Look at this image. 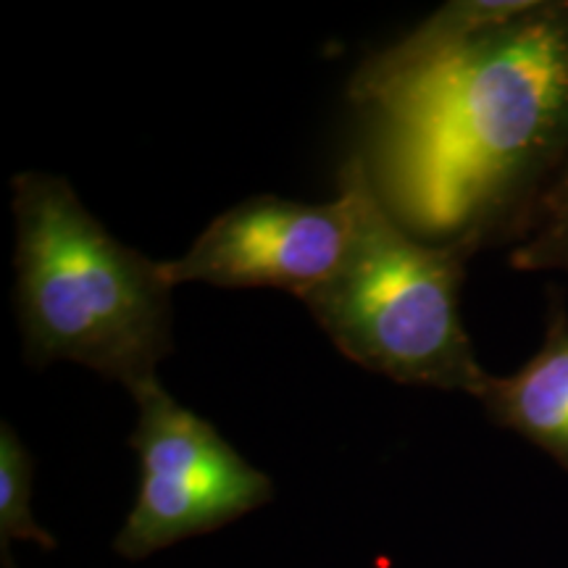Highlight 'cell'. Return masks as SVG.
Instances as JSON below:
<instances>
[{"instance_id":"6da1fadb","label":"cell","mask_w":568,"mask_h":568,"mask_svg":"<svg viewBox=\"0 0 568 568\" xmlns=\"http://www.w3.org/2000/svg\"><path fill=\"white\" fill-rule=\"evenodd\" d=\"M361 153L389 213L429 243L477 247L527 222L568 155V3L456 0L355 69Z\"/></svg>"},{"instance_id":"7a4b0ae2","label":"cell","mask_w":568,"mask_h":568,"mask_svg":"<svg viewBox=\"0 0 568 568\" xmlns=\"http://www.w3.org/2000/svg\"><path fill=\"white\" fill-rule=\"evenodd\" d=\"M13 303L34 368L71 361L130 393L159 379L174 351L163 261L119 243L63 176L11 180Z\"/></svg>"},{"instance_id":"3957f363","label":"cell","mask_w":568,"mask_h":568,"mask_svg":"<svg viewBox=\"0 0 568 568\" xmlns=\"http://www.w3.org/2000/svg\"><path fill=\"white\" fill-rule=\"evenodd\" d=\"M355 232L335 276L301 297L345 358L400 385L477 397L487 372L460 322L468 243H429L389 213L361 153L337 174Z\"/></svg>"},{"instance_id":"277c9868","label":"cell","mask_w":568,"mask_h":568,"mask_svg":"<svg viewBox=\"0 0 568 568\" xmlns=\"http://www.w3.org/2000/svg\"><path fill=\"white\" fill-rule=\"evenodd\" d=\"M132 397L138 424L130 443L140 460V489L113 542L119 556L140 560L272 500V479L247 464L216 426L176 403L159 379Z\"/></svg>"},{"instance_id":"5b68a950","label":"cell","mask_w":568,"mask_h":568,"mask_svg":"<svg viewBox=\"0 0 568 568\" xmlns=\"http://www.w3.org/2000/svg\"><path fill=\"white\" fill-rule=\"evenodd\" d=\"M353 232V203L339 190L332 203L255 195L219 213L187 253L163 261V274L172 287L282 290L301 301L337 274Z\"/></svg>"},{"instance_id":"8992f818","label":"cell","mask_w":568,"mask_h":568,"mask_svg":"<svg viewBox=\"0 0 568 568\" xmlns=\"http://www.w3.org/2000/svg\"><path fill=\"white\" fill-rule=\"evenodd\" d=\"M477 400L493 422L527 437L568 468V316L552 308L548 337L521 368L487 374Z\"/></svg>"},{"instance_id":"52a82bcc","label":"cell","mask_w":568,"mask_h":568,"mask_svg":"<svg viewBox=\"0 0 568 568\" xmlns=\"http://www.w3.org/2000/svg\"><path fill=\"white\" fill-rule=\"evenodd\" d=\"M32 456L9 422L0 426V542L9 560L11 539H32L55 548V539L32 516Z\"/></svg>"},{"instance_id":"ba28073f","label":"cell","mask_w":568,"mask_h":568,"mask_svg":"<svg viewBox=\"0 0 568 568\" xmlns=\"http://www.w3.org/2000/svg\"><path fill=\"white\" fill-rule=\"evenodd\" d=\"M527 243L514 255L518 268L568 272V155L527 219Z\"/></svg>"}]
</instances>
